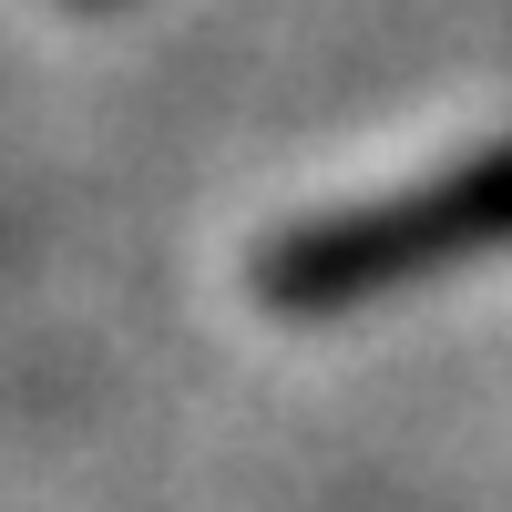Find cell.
Listing matches in <instances>:
<instances>
[{
	"label": "cell",
	"instance_id": "obj_1",
	"mask_svg": "<svg viewBox=\"0 0 512 512\" xmlns=\"http://www.w3.org/2000/svg\"><path fill=\"white\" fill-rule=\"evenodd\" d=\"M512 226V175H461V195H441L431 216H369V226H338V236H297L277 256V297H349L369 277H400V256L441 246V236H492Z\"/></svg>",
	"mask_w": 512,
	"mask_h": 512
}]
</instances>
